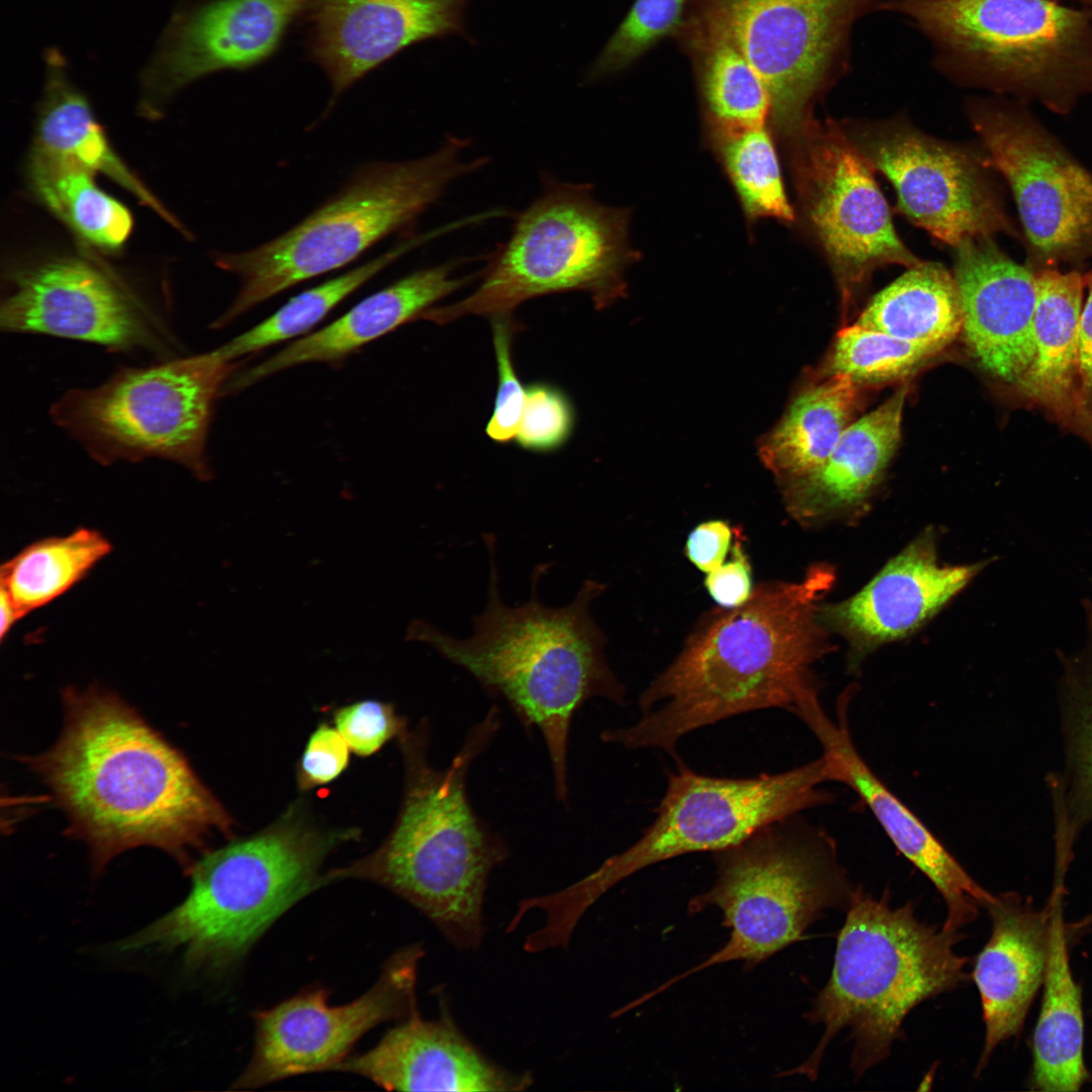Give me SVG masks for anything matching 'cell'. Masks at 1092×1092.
<instances>
[{
    "label": "cell",
    "mask_w": 1092,
    "mask_h": 1092,
    "mask_svg": "<svg viewBox=\"0 0 1092 1092\" xmlns=\"http://www.w3.org/2000/svg\"><path fill=\"white\" fill-rule=\"evenodd\" d=\"M110 551L109 541L89 528L38 540L1 566V594L19 620L68 592Z\"/></svg>",
    "instance_id": "cell-35"
},
{
    "label": "cell",
    "mask_w": 1092,
    "mask_h": 1092,
    "mask_svg": "<svg viewBox=\"0 0 1092 1092\" xmlns=\"http://www.w3.org/2000/svg\"><path fill=\"white\" fill-rule=\"evenodd\" d=\"M823 749L827 782L848 786L867 804L896 848L941 895L946 917L942 928L959 931L994 898L963 869L925 825L871 770L840 718L832 721L817 705L801 719Z\"/></svg>",
    "instance_id": "cell-23"
},
{
    "label": "cell",
    "mask_w": 1092,
    "mask_h": 1092,
    "mask_svg": "<svg viewBox=\"0 0 1092 1092\" xmlns=\"http://www.w3.org/2000/svg\"><path fill=\"white\" fill-rule=\"evenodd\" d=\"M397 1091H521L528 1074L507 1071L482 1055L443 1013L425 1020L420 1013L390 1029L370 1051L347 1058L338 1068Z\"/></svg>",
    "instance_id": "cell-24"
},
{
    "label": "cell",
    "mask_w": 1092,
    "mask_h": 1092,
    "mask_svg": "<svg viewBox=\"0 0 1092 1092\" xmlns=\"http://www.w3.org/2000/svg\"><path fill=\"white\" fill-rule=\"evenodd\" d=\"M28 178L38 200L85 243L116 251L128 239L130 212L96 185L93 172L70 159L32 150Z\"/></svg>",
    "instance_id": "cell-34"
},
{
    "label": "cell",
    "mask_w": 1092,
    "mask_h": 1092,
    "mask_svg": "<svg viewBox=\"0 0 1092 1092\" xmlns=\"http://www.w3.org/2000/svg\"><path fill=\"white\" fill-rule=\"evenodd\" d=\"M44 65L46 83L32 150L70 159L108 176L181 230L176 218L114 153L86 96L70 80L60 50L48 49Z\"/></svg>",
    "instance_id": "cell-30"
},
{
    "label": "cell",
    "mask_w": 1092,
    "mask_h": 1092,
    "mask_svg": "<svg viewBox=\"0 0 1092 1092\" xmlns=\"http://www.w3.org/2000/svg\"><path fill=\"white\" fill-rule=\"evenodd\" d=\"M513 332L509 314L492 317L498 381L493 412L485 432L497 443H508L516 438L526 400V389L517 375L512 358Z\"/></svg>",
    "instance_id": "cell-41"
},
{
    "label": "cell",
    "mask_w": 1092,
    "mask_h": 1092,
    "mask_svg": "<svg viewBox=\"0 0 1092 1092\" xmlns=\"http://www.w3.org/2000/svg\"><path fill=\"white\" fill-rule=\"evenodd\" d=\"M953 277L967 350L985 373L1013 386L1034 353L1035 271L980 237L957 248Z\"/></svg>",
    "instance_id": "cell-21"
},
{
    "label": "cell",
    "mask_w": 1092,
    "mask_h": 1092,
    "mask_svg": "<svg viewBox=\"0 0 1092 1092\" xmlns=\"http://www.w3.org/2000/svg\"><path fill=\"white\" fill-rule=\"evenodd\" d=\"M884 0H710L762 79L770 126L786 141L812 117L816 99L849 68L857 21Z\"/></svg>",
    "instance_id": "cell-14"
},
{
    "label": "cell",
    "mask_w": 1092,
    "mask_h": 1092,
    "mask_svg": "<svg viewBox=\"0 0 1092 1092\" xmlns=\"http://www.w3.org/2000/svg\"><path fill=\"white\" fill-rule=\"evenodd\" d=\"M789 143L803 212L837 282L843 327L876 269L921 261L899 239L871 165L835 122L812 116Z\"/></svg>",
    "instance_id": "cell-13"
},
{
    "label": "cell",
    "mask_w": 1092,
    "mask_h": 1092,
    "mask_svg": "<svg viewBox=\"0 0 1092 1092\" xmlns=\"http://www.w3.org/2000/svg\"><path fill=\"white\" fill-rule=\"evenodd\" d=\"M770 129L769 124H764L733 129L708 127V132L746 217L792 221L795 213Z\"/></svg>",
    "instance_id": "cell-37"
},
{
    "label": "cell",
    "mask_w": 1092,
    "mask_h": 1092,
    "mask_svg": "<svg viewBox=\"0 0 1092 1092\" xmlns=\"http://www.w3.org/2000/svg\"><path fill=\"white\" fill-rule=\"evenodd\" d=\"M334 722L350 749L361 756L377 752L405 730L404 721L394 707L376 700L360 701L338 709Z\"/></svg>",
    "instance_id": "cell-42"
},
{
    "label": "cell",
    "mask_w": 1092,
    "mask_h": 1092,
    "mask_svg": "<svg viewBox=\"0 0 1092 1092\" xmlns=\"http://www.w3.org/2000/svg\"><path fill=\"white\" fill-rule=\"evenodd\" d=\"M729 560L707 574L705 586L722 609L743 605L753 593L752 570L745 549L735 538Z\"/></svg>",
    "instance_id": "cell-44"
},
{
    "label": "cell",
    "mask_w": 1092,
    "mask_h": 1092,
    "mask_svg": "<svg viewBox=\"0 0 1092 1092\" xmlns=\"http://www.w3.org/2000/svg\"><path fill=\"white\" fill-rule=\"evenodd\" d=\"M574 408L567 395L547 383H533L526 400L517 443L525 450L551 452L563 446L574 429Z\"/></svg>",
    "instance_id": "cell-40"
},
{
    "label": "cell",
    "mask_w": 1092,
    "mask_h": 1092,
    "mask_svg": "<svg viewBox=\"0 0 1092 1092\" xmlns=\"http://www.w3.org/2000/svg\"><path fill=\"white\" fill-rule=\"evenodd\" d=\"M63 731L30 760L85 841L96 872L148 845L189 871L190 853L232 819L184 755L119 697L98 688L63 694Z\"/></svg>",
    "instance_id": "cell-1"
},
{
    "label": "cell",
    "mask_w": 1092,
    "mask_h": 1092,
    "mask_svg": "<svg viewBox=\"0 0 1092 1092\" xmlns=\"http://www.w3.org/2000/svg\"><path fill=\"white\" fill-rule=\"evenodd\" d=\"M734 533L735 530L722 520L699 524L686 542L688 559L701 571L713 572L725 562Z\"/></svg>",
    "instance_id": "cell-45"
},
{
    "label": "cell",
    "mask_w": 1092,
    "mask_h": 1092,
    "mask_svg": "<svg viewBox=\"0 0 1092 1092\" xmlns=\"http://www.w3.org/2000/svg\"><path fill=\"white\" fill-rule=\"evenodd\" d=\"M1051 932L1043 994L1032 1038L1030 1086L1044 1092L1078 1091L1088 1078L1084 1062L1081 988L1073 977L1062 887L1050 901Z\"/></svg>",
    "instance_id": "cell-29"
},
{
    "label": "cell",
    "mask_w": 1092,
    "mask_h": 1092,
    "mask_svg": "<svg viewBox=\"0 0 1092 1092\" xmlns=\"http://www.w3.org/2000/svg\"><path fill=\"white\" fill-rule=\"evenodd\" d=\"M0 602H1L0 603V606H1L0 638H1V641H3L5 639V637H6V635H8V633L10 632L12 626L18 621V619H17V617L15 615V612H14L11 604L9 603V601L7 600V598L3 594L0 595Z\"/></svg>",
    "instance_id": "cell-47"
},
{
    "label": "cell",
    "mask_w": 1092,
    "mask_h": 1092,
    "mask_svg": "<svg viewBox=\"0 0 1092 1092\" xmlns=\"http://www.w3.org/2000/svg\"><path fill=\"white\" fill-rule=\"evenodd\" d=\"M961 937L920 921L911 903L892 907L888 892L875 898L853 889L831 975L806 1014L823 1027L822 1036L801 1066L783 1075L814 1080L828 1044L846 1028L856 1077L884 1061L913 1008L967 982L968 958L954 951Z\"/></svg>",
    "instance_id": "cell-5"
},
{
    "label": "cell",
    "mask_w": 1092,
    "mask_h": 1092,
    "mask_svg": "<svg viewBox=\"0 0 1092 1092\" xmlns=\"http://www.w3.org/2000/svg\"><path fill=\"white\" fill-rule=\"evenodd\" d=\"M470 0H310L309 48L334 96L403 49L463 32Z\"/></svg>",
    "instance_id": "cell-22"
},
{
    "label": "cell",
    "mask_w": 1092,
    "mask_h": 1092,
    "mask_svg": "<svg viewBox=\"0 0 1092 1092\" xmlns=\"http://www.w3.org/2000/svg\"><path fill=\"white\" fill-rule=\"evenodd\" d=\"M1085 770L1087 781L1092 788V729L1088 736V742L1086 746Z\"/></svg>",
    "instance_id": "cell-48"
},
{
    "label": "cell",
    "mask_w": 1092,
    "mask_h": 1092,
    "mask_svg": "<svg viewBox=\"0 0 1092 1092\" xmlns=\"http://www.w3.org/2000/svg\"><path fill=\"white\" fill-rule=\"evenodd\" d=\"M689 0H636L594 63L599 78L623 70L661 38L682 26Z\"/></svg>",
    "instance_id": "cell-39"
},
{
    "label": "cell",
    "mask_w": 1092,
    "mask_h": 1092,
    "mask_svg": "<svg viewBox=\"0 0 1092 1092\" xmlns=\"http://www.w3.org/2000/svg\"><path fill=\"white\" fill-rule=\"evenodd\" d=\"M487 603L473 619L468 638H457L423 620L411 623L406 639L428 644L468 671L489 693L504 698L527 727L542 734L559 801L567 802V750L574 712L588 699L623 703L624 688L605 656L606 637L590 614L605 585L587 579L566 606L551 608L537 597L547 565L535 567L530 600L508 606L500 598L492 534Z\"/></svg>",
    "instance_id": "cell-3"
},
{
    "label": "cell",
    "mask_w": 1092,
    "mask_h": 1092,
    "mask_svg": "<svg viewBox=\"0 0 1092 1092\" xmlns=\"http://www.w3.org/2000/svg\"><path fill=\"white\" fill-rule=\"evenodd\" d=\"M775 825L718 852L714 884L688 904L690 914L717 907L729 929L727 941L642 996L644 1001L717 965L741 962L752 969L802 940L825 911L847 908L853 888L832 840L823 833L801 834Z\"/></svg>",
    "instance_id": "cell-11"
},
{
    "label": "cell",
    "mask_w": 1092,
    "mask_h": 1092,
    "mask_svg": "<svg viewBox=\"0 0 1092 1092\" xmlns=\"http://www.w3.org/2000/svg\"><path fill=\"white\" fill-rule=\"evenodd\" d=\"M455 268L453 262L444 263L398 279L363 298L332 324L231 377L223 391L247 388L296 365L340 360L398 327L423 317L438 300L473 279V276H454Z\"/></svg>",
    "instance_id": "cell-26"
},
{
    "label": "cell",
    "mask_w": 1092,
    "mask_h": 1092,
    "mask_svg": "<svg viewBox=\"0 0 1092 1092\" xmlns=\"http://www.w3.org/2000/svg\"><path fill=\"white\" fill-rule=\"evenodd\" d=\"M0 310L1 329L123 350L153 348L156 324L141 302L103 269L60 258L14 274Z\"/></svg>",
    "instance_id": "cell-18"
},
{
    "label": "cell",
    "mask_w": 1092,
    "mask_h": 1092,
    "mask_svg": "<svg viewBox=\"0 0 1092 1092\" xmlns=\"http://www.w3.org/2000/svg\"><path fill=\"white\" fill-rule=\"evenodd\" d=\"M834 578L832 566L817 564L799 581L762 582L743 605L712 612L640 696L643 717L602 739L672 753L686 734L738 714L798 715L819 700L811 667L832 650L819 607Z\"/></svg>",
    "instance_id": "cell-2"
},
{
    "label": "cell",
    "mask_w": 1092,
    "mask_h": 1092,
    "mask_svg": "<svg viewBox=\"0 0 1092 1092\" xmlns=\"http://www.w3.org/2000/svg\"><path fill=\"white\" fill-rule=\"evenodd\" d=\"M1035 273L1033 358L1011 388L1022 401L1043 410L1089 442L1078 395V331L1088 276L1058 268Z\"/></svg>",
    "instance_id": "cell-28"
},
{
    "label": "cell",
    "mask_w": 1092,
    "mask_h": 1092,
    "mask_svg": "<svg viewBox=\"0 0 1092 1092\" xmlns=\"http://www.w3.org/2000/svg\"><path fill=\"white\" fill-rule=\"evenodd\" d=\"M941 351L853 323L838 332L816 377L845 375L862 387L882 385L907 377Z\"/></svg>",
    "instance_id": "cell-38"
},
{
    "label": "cell",
    "mask_w": 1092,
    "mask_h": 1092,
    "mask_svg": "<svg viewBox=\"0 0 1092 1092\" xmlns=\"http://www.w3.org/2000/svg\"><path fill=\"white\" fill-rule=\"evenodd\" d=\"M908 390V383H902L876 410L853 421L815 471L781 489L795 520L814 525L866 508L900 441Z\"/></svg>",
    "instance_id": "cell-27"
},
{
    "label": "cell",
    "mask_w": 1092,
    "mask_h": 1092,
    "mask_svg": "<svg viewBox=\"0 0 1092 1092\" xmlns=\"http://www.w3.org/2000/svg\"><path fill=\"white\" fill-rule=\"evenodd\" d=\"M1054 1L1062 2L1064 0H1054ZM1072 1H1077V2L1081 3L1083 5V7H1085V8L1092 11V0H1072Z\"/></svg>",
    "instance_id": "cell-49"
},
{
    "label": "cell",
    "mask_w": 1092,
    "mask_h": 1092,
    "mask_svg": "<svg viewBox=\"0 0 1092 1092\" xmlns=\"http://www.w3.org/2000/svg\"><path fill=\"white\" fill-rule=\"evenodd\" d=\"M426 238L428 236L404 240L378 257L298 293L269 317L232 339L217 350L229 360L236 361L241 357L307 333L346 297L406 252L419 246Z\"/></svg>",
    "instance_id": "cell-36"
},
{
    "label": "cell",
    "mask_w": 1092,
    "mask_h": 1092,
    "mask_svg": "<svg viewBox=\"0 0 1092 1092\" xmlns=\"http://www.w3.org/2000/svg\"><path fill=\"white\" fill-rule=\"evenodd\" d=\"M235 368L215 349L122 369L96 387L67 391L51 415L99 463L162 458L206 480L213 403Z\"/></svg>",
    "instance_id": "cell-12"
},
{
    "label": "cell",
    "mask_w": 1092,
    "mask_h": 1092,
    "mask_svg": "<svg viewBox=\"0 0 1092 1092\" xmlns=\"http://www.w3.org/2000/svg\"><path fill=\"white\" fill-rule=\"evenodd\" d=\"M986 562L941 564L937 535L927 528L859 592L819 607V618L849 644L852 663L880 645L905 638L937 614Z\"/></svg>",
    "instance_id": "cell-20"
},
{
    "label": "cell",
    "mask_w": 1092,
    "mask_h": 1092,
    "mask_svg": "<svg viewBox=\"0 0 1092 1092\" xmlns=\"http://www.w3.org/2000/svg\"><path fill=\"white\" fill-rule=\"evenodd\" d=\"M863 388L845 375L816 377L794 397L759 449L781 489L826 460L859 411Z\"/></svg>",
    "instance_id": "cell-31"
},
{
    "label": "cell",
    "mask_w": 1092,
    "mask_h": 1092,
    "mask_svg": "<svg viewBox=\"0 0 1092 1092\" xmlns=\"http://www.w3.org/2000/svg\"><path fill=\"white\" fill-rule=\"evenodd\" d=\"M983 907L990 916L992 932L972 974L985 1024L977 1075L996 1048L1021 1030L1043 982L1051 932L1050 905L1035 909L1020 896L1006 893L994 896Z\"/></svg>",
    "instance_id": "cell-25"
},
{
    "label": "cell",
    "mask_w": 1092,
    "mask_h": 1092,
    "mask_svg": "<svg viewBox=\"0 0 1092 1092\" xmlns=\"http://www.w3.org/2000/svg\"><path fill=\"white\" fill-rule=\"evenodd\" d=\"M350 747L337 728L321 724L309 736L297 768L301 790L327 785L348 766Z\"/></svg>",
    "instance_id": "cell-43"
},
{
    "label": "cell",
    "mask_w": 1092,
    "mask_h": 1092,
    "mask_svg": "<svg viewBox=\"0 0 1092 1092\" xmlns=\"http://www.w3.org/2000/svg\"><path fill=\"white\" fill-rule=\"evenodd\" d=\"M854 324L943 350L962 331L954 277L937 263L920 262L876 294Z\"/></svg>",
    "instance_id": "cell-33"
},
{
    "label": "cell",
    "mask_w": 1092,
    "mask_h": 1092,
    "mask_svg": "<svg viewBox=\"0 0 1092 1092\" xmlns=\"http://www.w3.org/2000/svg\"><path fill=\"white\" fill-rule=\"evenodd\" d=\"M422 946L398 949L376 983L354 1001L330 1006L329 993L310 988L255 1014V1045L236 1088H256L302 1075L336 1069L370 1029L392 1019H407L417 1008V971Z\"/></svg>",
    "instance_id": "cell-16"
},
{
    "label": "cell",
    "mask_w": 1092,
    "mask_h": 1092,
    "mask_svg": "<svg viewBox=\"0 0 1092 1092\" xmlns=\"http://www.w3.org/2000/svg\"><path fill=\"white\" fill-rule=\"evenodd\" d=\"M823 755L797 768L751 779L702 776L679 765L668 777L657 817L625 851L569 887L537 898L547 928L571 936L585 911L612 887L649 866L699 851H723L760 830L825 804Z\"/></svg>",
    "instance_id": "cell-10"
},
{
    "label": "cell",
    "mask_w": 1092,
    "mask_h": 1092,
    "mask_svg": "<svg viewBox=\"0 0 1092 1092\" xmlns=\"http://www.w3.org/2000/svg\"><path fill=\"white\" fill-rule=\"evenodd\" d=\"M1087 276L1089 289L1078 331V395L1081 418L1092 444V270Z\"/></svg>",
    "instance_id": "cell-46"
},
{
    "label": "cell",
    "mask_w": 1092,
    "mask_h": 1092,
    "mask_svg": "<svg viewBox=\"0 0 1092 1092\" xmlns=\"http://www.w3.org/2000/svg\"><path fill=\"white\" fill-rule=\"evenodd\" d=\"M933 49L932 64L962 84L1037 101L1069 114L1092 94V11L1054 0H884Z\"/></svg>",
    "instance_id": "cell-7"
},
{
    "label": "cell",
    "mask_w": 1092,
    "mask_h": 1092,
    "mask_svg": "<svg viewBox=\"0 0 1092 1092\" xmlns=\"http://www.w3.org/2000/svg\"><path fill=\"white\" fill-rule=\"evenodd\" d=\"M542 191L480 272L465 298L432 307L423 317L440 325L466 315L509 314L547 294L582 291L596 307L625 292L626 269L637 259L629 242V211L598 202L592 187L546 174Z\"/></svg>",
    "instance_id": "cell-9"
},
{
    "label": "cell",
    "mask_w": 1092,
    "mask_h": 1092,
    "mask_svg": "<svg viewBox=\"0 0 1092 1092\" xmlns=\"http://www.w3.org/2000/svg\"><path fill=\"white\" fill-rule=\"evenodd\" d=\"M469 141L447 136L430 155L363 165L333 196L297 224L251 250L217 253L215 265L240 279L220 328L257 304L305 280L349 265L386 237L403 231L456 180L486 158L468 160Z\"/></svg>",
    "instance_id": "cell-8"
},
{
    "label": "cell",
    "mask_w": 1092,
    "mask_h": 1092,
    "mask_svg": "<svg viewBox=\"0 0 1092 1092\" xmlns=\"http://www.w3.org/2000/svg\"><path fill=\"white\" fill-rule=\"evenodd\" d=\"M498 715L492 707L444 769L428 759V729L404 730L405 786L395 825L377 849L330 871L325 883L358 879L378 884L417 908L455 947H478L485 931L487 878L506 858L507 848L471 808L466 775L495 734Z\"/></svg>",
    "instance_id": "cell-4"
},
{
    "label": "cell",
    "mask_w": 1092,
    "mask_h": 1092,
    "mask_svg": "<svg viewBox=\"0 0 1092 1092\" xmlns=\"http://www.w3.org/2000/svg\"><path fill=\"white\" fill-rule=\"evenodd\" d=\"M886 129L858 149L892 183L899 209L913 223L954 248L1000 233L1021 239L971 155L909 128Z\"/></svg>",
    "instance_id": "cell-17"
},
{
    "label": "cell",
    "mask_w": 1092,
    "mask_h": 1092,
    "mask_svg": "<svg viewBox=\"0 0 1092 1092\" xmlns=\"http://www.w3.org/2000/svg\"><path fill=\"white\" fill-rule=\"evenodd\" d=\"M310 0H203L173 14L142 74L153 108L190 83L222 70L250 68L277 49Z\"/></svg>",
    "instance_id": "cell-19"
},
{
    "label": "cell",
    "mask_w": 1092,
    "mask_h": 1092,
    "mask_svg": "<svg viewBox=\"0 0 1092 1092\" xmlns=\"http://www.w3.org/2000/svg\"><path fill=\"white\" fill-rule=\"evenodd\" d=\"M351 832L324 831L299 808L192 864L186 899L116 943L120 952L181 949L185 968L218 973L240 960L283 913L325 886L321 867Z\"/></svg>",
    "instance_id": "cell-6"
},
{
    "label": "cell",
    "mask_w": 1092,
    "mask_h": 1092,
    "mask_svg": "<svg viewBox=\"0 0 1092 1092\" xmlns=\"http://www.w3.org/2000/svg\"><path fill=\"white\" fill-rule=\"evenodd\" d=\"M682 26L708 127L770 125L767 89L733 41L710 0L703 2Z\"/></svg>",
    "instance_id": "cell-32"
},
{
    "label": "cell",
    "mask_w": 1092,
    "mask_h": 1092,
    "mask_svg": "<svg viewBox=\"0 0 1092 1092\" xmlns=\"http://www.w3.org/2000/svg\"><path fill=\"white\" fill-rule=\"evenodd\" d=\"M974 128L1009 184L1034 271L1092 257V173L1022 102L977 100Z\"/></svg>",
    "instance_id": "cell-15"
}]
</instances>
